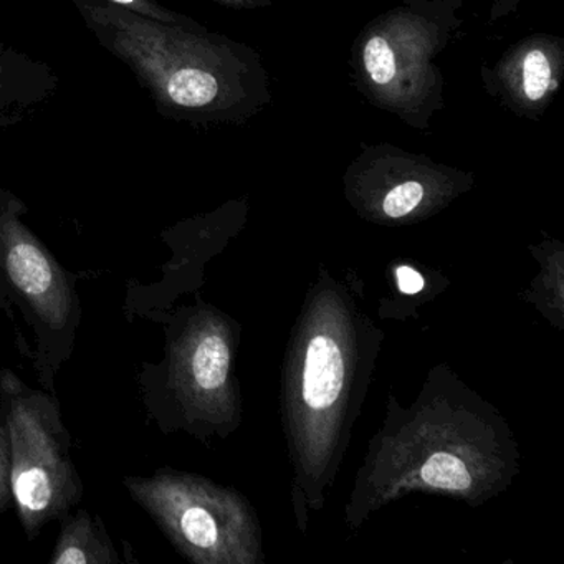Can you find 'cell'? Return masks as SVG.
<instances>
[{
  "mask_svg": "<svg viewBox=\"0 0 564 564\" xmlns=\"http://www.w3.org/2000/svg\"><path fill=\"white\" fill-rule=\"evenodd\" d=\"M61 533L52 551L51 564H120L104 518L85 508L70 510L58 520Z\"/></svg>",
  "mask_w": 564,
  "mask_h": 564,
  "instance_id": "obj_5",
  "label": "cell"
},
{
  "mask_svg": "<svg viewBox=\"0 0 564 564\" xmlns=\"http://www.w3.org/2000/svg\"><path fill=\"white\" fill-rule=\"evenodd\" d=\"M341 351L333 339L316 336L306 351L303 371V399L312 409L329 408L343 386Z\"/></svg>",
  "mask_w": 564,
  "mask_h": 564,
  "instance_id": "obj_6",
  "label": "cell"
},
{
  "mask_svg": "<svg viewBox=\"0 0 564 564\" xmlns=\"http://www.w3.org/2000/svg\"><path fill=\"white\" fill-rule=\"evenodd\" d=\"M107 2L118 6V8L137 12V14L144 15V18L154 19V21L166 22V24L174 25L183 24V18L167 11L158 0H107Z\"/></svg>",
  "mask_w": 564,
  "mask_h": 564,
  "instance_id": "obj_12",
  "label": "cell"
},
{
  "mask_svg": "<svg viewBox=\"0 0 564 564\" xmlns=\"http://www.w3.org/2000/svg\"><path fill=\"white\" fill-rule=\"evenodd\" d=\"M422 197H424V189H422L421 184L415 183V181H409V183L394 187L386 196L382 209L392 219H399V217H404L412 213L421 203Z\"/></svg>",
  "mask_w": 564,
  "mask_h": 564,
  "instance_id": "obj_10",
  "label": "cell"
},
{
  "mask_svg": "<svg viewBox=\"0 0 564 564\" xmlns=\"http://www.w3.org/2000/svg\"><path fill=\"white\" fill-rule=\"evenodd\" d=\"M365 65L369 77L378 85H386L394 78L395 58L388 42L382 37H375L365 48Z\"/></svg>",
  "mask_w": 564,
  "mask_h": 564,
  "instance_id": "obj_8",
  "label": "cell"
},
{
  "mask_svg": "<svg viewBox=\"0 0 564 564\" xmlns=\"http://www.w3.org/2000/svg\"><path fill=\"white\" fill-rule=\"evenodd\" d=\"M551 67L547 58L541 52H530L523 62L524 95L531 101H538L550 87Z\"/></svg>",
  "mask_w": 564,
  "mask_h": 564,
  "instance_id": "obj_9",
  "label": "cell"
},
{
  "mask_svg": "<svg viewBox=\"0 0 564 564\" xmlns=\"http://www.w3.org/2000/svg\"><path fill=\"white\" fill-rule=\"evenodd\" d=\"M166 325L160 362H141L137 382L147 419L164 434L187 429L199 419L200 401L220 394L230 368V349L213 323L183 313H163Z\"/></svg>",
  "mask_w": 564,
  "mask_h": 564,
  "instance_id": "obj_3",
  "label": "cell"
},
{
  "mask_svg": "<svg viewBox=\"0 0 564 564\" xmlns=\"http://www.w3.org/2000/svg\"><path fill=\"white\" fill-rule=\"evenodd\" d=\"M12 503L11 487V448H9L8 425L0 411V517Z\"/></svg>",
  "mask_w": 564,
  "mask_h": 564,
  "instance_id": "obj_11",
  "label": "cell"
},
{
  "mask_svg": "<svg viewBox=\"0 0 564 564\" xmlns=\"http://www.w3.org/2000/svg\"><path fill=\"white\" fill-rule=\"evenodd\" d=\"M0 411L11 448L12 503L29 540L84 498L72 455V434L55 392L35 389L11 369H0Z\"/></svg>",
  "mask_w": 564,
  "mask_h": 564,
  "instance_id": "obj_2",
  "label": "cell"
},
{
  "mask_svg": "<svg viewBox=\"0 0 564 564\" xmlns=\"http://www.w3.org/2000/svg\"><path fill=\"white\" fill-rule=\"evenodd\" d=\"M29 207L0 187V308L21 339L42 389L57 392V379L74 356L82 326L77 273L65 269L41 237L25 224Z\"/></svg>",
  "mask_w": 564,
  "mask_h": 564,
  "instance_id": "obj_1",
  "label": "cell"
},
{
  "mask_svg": "<svg viewBox=\"0 0 564 564\" xmlns=\"http://www.w3.org/2000/svg\"><path fill=\"white\" fill-rule=\"evenodd\" d=\"M0 369H2V368H0Z\"/></svg>",
  "mask_w": 564,
  "mask_h": 564,
  "instance_id": "obj_14",
  "label": "cell"
},
{
  "mask_svg": "<svg viewBox=\"0 0 564 564\" xmlns=\"http://www.w3.org/2000/svg\"><path fill=\"white\" fill-rule=\"evenodd\" d=\"M61 88L47 62L0 42V131L18 127L44 110Z\"/></svg>",
  "mask_w": 564,
  "mask_h": 564,
  "instance_id": "obj_4",
  "label": "cell"
},
{
  "mask_svg": "<svg viewBox=\"0 0 564 564\" xmlns=\"http://www.w3.org/2000/svg\"><path fill=\"white\" fill-rule=\"evenodd\" d=\"M421 477L425 484L432 487L448 488V490H464L471 484L470 474L460 458L455 455L438 454L432 455L421 468Z\"/></svg>",
  "mask_w": 564,
  "mask_h": 564,
  "instance_id": "obj_7",
  "label": "cell"
},
{
  "mask_svg": "<svg viewBox=\"0 0 564 564\" xmlns=\"http://www.w3.org/2000/svg\"><path fill=\"white\" fill-rule=\"evenodd\" d=\"M398 282L401 292L408 293V295L421 292L422 286H424L422 276L414 269H409V267H401L398 270Z\"/></svg>",
  "mask_w": 564,
  "mask_h": 564,
  "instance_id": "obj_13",
  "label": "cell"
}]
</instances>
